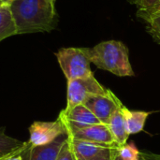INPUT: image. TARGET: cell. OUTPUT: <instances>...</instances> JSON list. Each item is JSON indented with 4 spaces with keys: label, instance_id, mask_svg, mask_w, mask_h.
<instances>
[{
    "label": "cell",
    "instance_id": "16",
    "mask_svg": "<svg viewBox=\"0 0 160 160\" xmlns=\"http://www.w3.org/2000/svg\"><path fill=\"white\" fill-rule=\"evenodd\" d=\"M118 156L122 160H140L141 152L134 142H129L118 147Z\"/></svg>",
    "mask_w": 160,
    "mask_h": 160
},
{
    "label": "cell",
    "instance_id": "12",
    "mask_svg": "<svg viewBox=\"0 0 160 160\" xmlns=\"http://www.w3.org/2000/svg\"><path fill=\"white\" fill-rule=\"evenodd\" d=\"M122 107L113 113V115L112 116V118L108 124L110 130L112 132V135L113 137V140H114L115 143L118 144L119 146L126 144L128 140V137H129V133L128 131L125 116L122 112Z\"/></svg>",
    "mask_w": 160,
    "mask_h": 160
},
{
    "label": "cell",
    "instance_id": "4",
    "mask_svg": "<svg viewBox=\"0 0 160 160\" xmlns=\"http://www.w3.org/2000/svg\"><path fill=\"white\" fill-rule=\"evenodd\" d=\"M94 75L68 81L67 106L65 109H71L77 105L84 104L86 99L95 95H104L108 92Z\"/></svg>",
    "mask_w": 160,
    "mask_h": 160
},
{
    "label": "cell",
    "instance_id": "10",
    "mask_svg": "<svg viewBox=\"0 0 160 160\" xmlns=\"http://www.w3.org/2000/svg\"><path fill=\"white\" fill-rule=\"evenodd\" d=\"M68 139L63 135L51 143L39 146H28L25 152L26 160H56L60 150ZM29 145V144H28Z\"/></svg>",
    "mask_w": 160,
    "mask_h": 160
},
{
    "label": "cell",
    "instance_id": "2",
    "mask_svg": "<svg viewBox=\"0 0 160 160\" xmlns=\"http://www.w3.org/2000/svg\"><path fill=\"white\" fill-rule=\"evenodd\" d=\"M91 63L98 68L118 77L135 75L129 60L128 48L119 40L102 41L93 48H84Z\"/></svg>",
    "mask_w": 160,
    "mask_h": 160
},
{
    "label": "cell",
    "instance_id": "11",
    "mask_svg": "<svg viewBox=\"0 0 160 160\" xmlns=\"http://www.w3.org/2000/svg\"><path fill=\"white\" fill-rule=\"evenodd\" d=\"M137 16L145 22L147 33L157 43L160 44V6L152 8L138 9Z\"/></svg>",
    "mask_w": 160,
    "mask_h": 160
},
{
    "label": "cell",
    "instance_id": "13",
    "mask_svg": "<svg viewBox=\"0 0 160 160\" xmlns=\"http://www.w3.org/2000/svg\"><path fill=\"white\" fill-rule=\"evenodd\" d=\"M122 112L125 116L128 131L130 134H137L143 130L146 120L151 112L142 111H131L125 105L122 107Z\"/></svg>",
    "mask_w": 160,
    "mask_h": 160
},
{
    "label": "cell",
    "instance_id": "18",
    "mask_svg": "<svg viewBox=\"0 0 160 160\" xmlns=\"http://www.w3.org/2000/svg\"><path fill=\"white\" fill-rule=\"evenodd\" d=\"M56 160H76L73 153H72V150L69 146L68 139H67L66 142L64 143V145L62 146Z\"/></svg>",
    "mask_w": 160,
    "mask_h": 160
},
{
    "label": "cell",
    "instance_id": "23",
    "mask_svg": "<svg viewBox=\"0 0 160 160\" xmlns=\"http://www.w3.org/2000/svg\"><path fill=\"white\" fill-rule=\"evenodd\" d=\"M114 160H122L121 159V158L118 156V152H117V154H116V156H115V158H114Z\"/></svg>",
    "mask_w": 160,
    "mask_h": 160
},
{
    "label": "cell",
    "instance_id": "20",
    "mask_svg": "<svg viewBox=\"0 0 160 160\" xmlns=\"http://www.w3.org/2000/svg\"><path fill=\"white\" fill-rule=\"evenodd\" d=\"M118 147H114L112 149H110V150H107L105 152H103L102 154L91 158L90 160H114V158L118 152Z\"/></svg>",
    "mask_w": 160,
    "mask_h": 160
},
{
    "label": "cell",
    "instance_id": "19",
    "mask_svg": "<svg viewBox=\"0 0 160 160\" xmlns=\"http://www.w3.org/2000/svg\"><path fill=\"white\" fill-rule=\"evenodd\" d=\"M28 146L29 145H28V143L26 142L25 145L22 148H21L20 150L14 152L13 154H11V155H9L8 157H5V158H1L0 160H26L25 159V152H26Z\"/></svg>",
    "mask_w": 160,
    "mask_h": 160
},
{
    "label": "cell",
    "instance_id": "6",
    "mask_svg": "<svg viewBox=\"0 0 160 160\" xmlns=\"http://www.w3.org/2000/svg\"><path fill=\"white\" fill-rule=\"evenodd\" d=\"M83 105H85L94 113L101 124L108 125L113 113L124 104L117 96L109 89L104 95L89 97Z\"/></svg>",
    "mask_w": 160,
    "mask_h": 160
},
{
    "label": "cell",
    "instance_id": "3",
    "mask_svg": "<svg viewBox=\"0 0 160 160\" xmlns=\"http://www.w3.org/2000/svg\"><path fill=\"white\" fill-rule=\"evenodd\" d=\"M55 56L67 81L94 75L84 48H61L55 52Z\"/></svg>",
    "mask_w": 160,
    "mask_h": 160
},
{
    "label": "cell",
    "instance_id": "14",
    "mask_svg": "<svg viewBox=\"0 0 160 160\" xmlns=\"http://www.w3.org/2000/svg\"><path fill=\"white\" fill-rule=\"evenodd\" d=\"M16 26L9 9V6L0 7V42L9 37L16 36Z\"/></svg>",
    "mask_w": 160,
    "mask_h": 160
},
{
    "label": "cell",
    "instance_id": "9",
    "mask_svg": "<svg viewBox=\"0 0 160 160\" xmlns=\"http://www.w3.org/2000/svg\"><path fill=\"white\" fill-rule=\"evenodd\" d=\"M68 141L76 160H90L107 150L119 146L116 143L113 144L97 143V142H91L86 141L74 140L68 137Z\"/></svg>",
    "mask_w": 160,
    "mask_h": 160
},
{
    "label": "cell",
    "instance_id": "7",
    "mask_svg": "<svg viewBox=\"0 0 160 160\" xmlns=\"http://www.w3.org/2000/svg\"><path fill=\"white\" fill-rule=\"evenodd\" d=\"M57 119H59L65 126L67 135L100 123L94 113L83 104L77 105L71 109L62 110Z\"/></svg>",
    "mask_w": 160,
    "mask_h": 160
},
{
    "label": "cell",
    "instance_id": "17",
    "mask_svg": "<svg viewBox=\"0 0 160 160\" xmlns=\"http://www.w3.org/2000/svg\"><path fill=\"white\" fill-rule=\"evenodd\" d=\"M129 3L135 5L138 9L152 8L160 6V0H128Z\"/></svg>",
    "mask_w": 160,
    "mask_h": 160
},
{
    "label": "cell",
    "instance_id": "24",
    "mask_svg": "<svg viewBox=\"0 0 160 160\" xmlns=\"http://www.w3.org/2000/svg\"><path fill=\"white\" fill-rule=\"evenodd\" d=\"M49 1H51V2H52V3H54V4H55V2H56V0H49Z\"/></svg>",
    "mask_w": 160,
    "mask_h": 160
},
{
    "label": "cell",
    "instance_id": "21",
    "mask_svg": "<svg viewBox=\"0 0 160 160\" xmlns=\"http://www.w3.org/2000/svg\"><path fill=\"white\" fill-rule=\"evenodd\" d=\"M140 160H160V155L154 154L148 151H142L141 152Z\"/></svg>",
    "mask_w": 160,
    "mask_h": 160
},
{
    "label": "cell",
    "instance_id": "1",
    "mask_svg": "<svg viewBox=\"0 0 160 160\" xmlns=\"http://www.w3.org/2000/svg\"><path fill=\"white\" fill-rule=\"evenodd\" d=\"M9 9L17 35L51 32L58 24L55 4L49 0H14Z\"/></svg>",
    "mask_w": 160,
    "mask_h": 160
},
{
    "label": "cell",
    "instance_id": "8",
    "mask_svg": "<svg viewBox=\"0 0 160 160\" xmlns=\"http://www.w3.org/2000/svg\"><path fill=\"white\" fill-rule=\"evenodd\" d=\"M68 137L74 140H81V141H86V142H97V143H104V144L115 143L109 126L101 123L79 129L68 135Z\"/></svg>",
    "mask_w": 160,
    "mask_h": 160
},
{
    "label": "cell",
    "instance_id": "5",
    "mask_svg": "<svg viewBox=\"0 0 160 160\" xmlns=\"http://www.w3.org/2000/svg\"><path fill=\"white\" fill-rule=\"evenodd\" d=\"M29 146H39L52 142L59 137L67 135V130L63 123L55 121H35L29 127Z\"/></svg>",
    "mask_w": 160,
    "mask_h": 160
},
{
    "label": "cell",
    "instance_id": "25",
    "mask_svg": "<svg viewBox=\"0 0 160 160\" xmlns=\"http://www.w3.org/2000/svg\"><path fill=\"white\" fill-rule=\"evenodd\" d=\"M1 6H3V3H2V2L0 1V7H1Z\"/></svg>",
    "mask_w": 160,
    "mask_h": 160
},
{
    "label": "cell",
    "instance_id": "15",
    "mask_svg": "<svg viewBox=\"0 0 160 160\" xmlns=\"http://www.w3.org/2000/svg\"><path fill=\"white\" fill-rule=\"evenodd\" d=\"M25 143L26 142H22L8 136L5 133V128H0V159L20 150Z\"/></svg>",
    "mask_w": 160,
    "mask_h": 160
},
{
    "label": "cell",
    "instance_id": "22",
    "mask_svg": "<svg viewBox=\"0 0 160 160\" xmlns=\"http://www.w3.org/2000/svg\"><path fill=\"white\" fill-rule=\"evenodd\" d=\"M2 3H3V5H8V6H9L14 0H0Z\"/></svg>",
    "mask_w": 160,
    "mask_h": 160
}]
</instances>
